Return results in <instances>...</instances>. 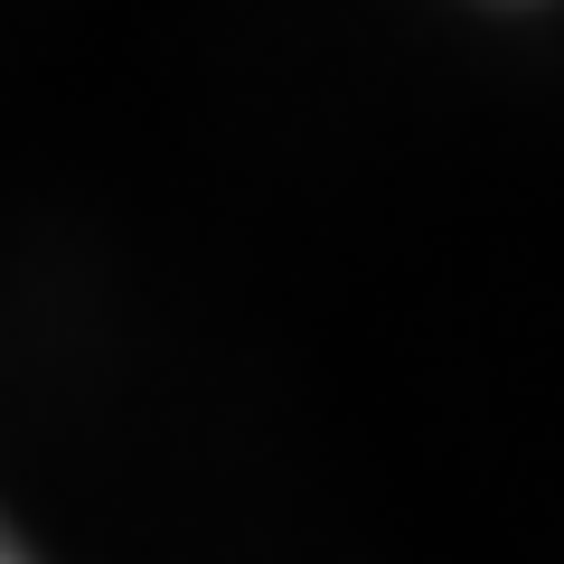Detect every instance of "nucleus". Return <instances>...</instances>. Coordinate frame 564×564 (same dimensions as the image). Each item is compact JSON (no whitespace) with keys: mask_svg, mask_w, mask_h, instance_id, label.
I'll use <instances>...</instances> for the list:
<instances>
[{"mask_svg":"<svg viewBox=\"0 0 564 564\" xmlns=\"http://www.w3.org/2000/svg\"><path fill=\"white\" fill-rule=\"evenodd\" d=\"M10 555H20V545H10V527H0V564H10Z\"/></svg>","mask_w":564,"mask_h":564,"instance_id":"f257e3e1","label":"nucleus"}]
</instances>
